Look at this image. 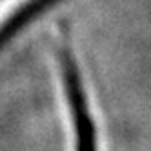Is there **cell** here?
<instances>
[{
  "instance_id": "obj_1",
  "label": "cell",
  "mask_w": 151,
  "mask_h": 151,
  "mask_svg": "<svg viewBox=\"0 0 151 151\" xmlns=\"http://www.w3.org/2000/svg\"><path fill=\"white\" fill-rule=\"evenodd\" d=\"M35 0H0V29L7 26L17 15H20Z\"/></svg>"
}]
</instances>
